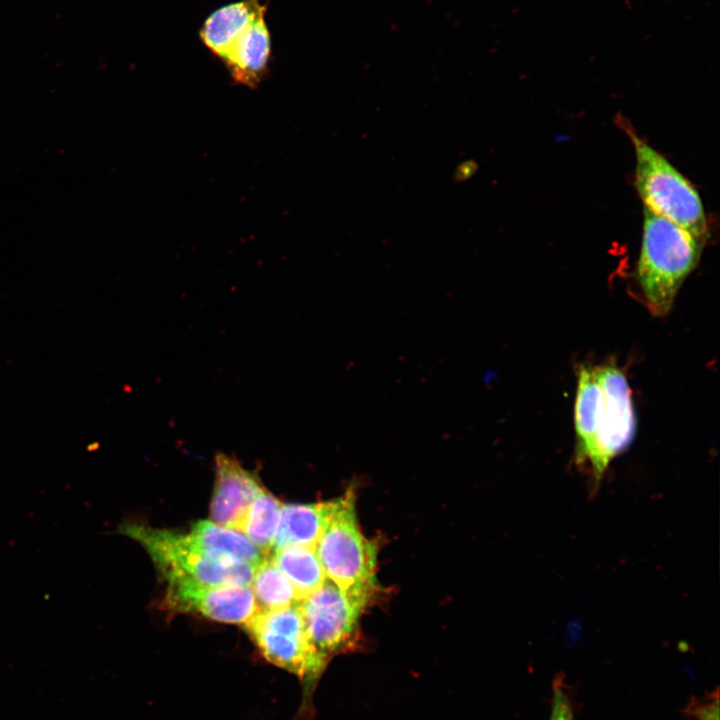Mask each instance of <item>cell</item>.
Masks as SVG:
<instances>
[{
	"label": "cell",
	"mask_w": 720,
	"mask_h": 720,
	"mask_svg": "<svg viewBox=\"0 0 720 720\" xmlns=\"http://www.w3.org/2000/svg\"><path fill=\"white\" fill-rule=\"evenodd\" d=\"M328 580L361 609L376 591V547L362 534L354 495L333 500L328 523L316 545Z\"/></svg>",
	"instance_id": "2"
},
{
	"label": "cell",
	"mask_w": 720,
	"mask_h": 720,
	"mask_svg": "<svg viewBox=\"0 0 720 720\" xmlns=\"http://www.w3.org/2000/svg\"><path fill=\"white\" fill-rule=\"evenodd\" d=\"M550 720H574L571 700L561 678L553 682Z\"/></svg>",
	"instance_id": "18"
},
{
	"label": "cell",
	"mask_w": 720,
	"mask_h": 720,
	"mask_svg": "<svg viewBox=\"0 0 720 720\" xmlns=\"http://www.w3.org/2000/svg\"><path fill=\"white\" fill-rule=\"evenodd\" d=\"M292 584L298 602L318 590L327 580L315 548L287 546L270 556Z\"/></svg>",
	"instance_id": "15"
},
{
	"label": "cell",
	"mask_w": 720,
	"mask_h": 720,
	"mask_svg": "<svg viewBox=\"0 0 720 720\" xmlns=\"http://www.w3.org/2000/svg\"><path fill=\"white\" fill-rule=\"evenodd\" d=\"M309 639L326 665L351 650L357 640L362 609L330 580L299 602Z\"/></svg>",
	"instance_id": "7"
},
{
	"label": "cell",
	"mask_w": 720,
	"mask_h": 720,
	"mask_svg": "<svg viewBox=\"0 0 720 720\" xmlns=\"http://www.w3.org/2000/svg\"><path fill=\"white\" fill-rule=\"evenodd\" d=\"M602 398L594 368L580 367L575 401L576 450L575 463L587 470L593 457L596 440L597 413Z\"/></svg>",
	"instance_id": "11"
},
{
	"label": "cell",
	"mask_w": 720,
	"mask_h": 720,
	"mask_svg": "<svg viewBox=\"0 0 720 720\" xmlns=\"http://www.w3.org/2000/svg\"><path fill=\"white\" fill-rule=\"evenodd\" d=\"M258 0H242L215 10L204 22L200 38L216 56L223 58L233 43L261 13Z\"/></svg>",
	"instance_id": "13"
},
{
	"label": "cell",
	"mask_w": 720,
	"mask_h": 720,
	"mask_svg": "<svg viewBox=\"0 0 720 720\" xmlns=\"http://www.w3.org/2000/svg\"><path fill=\"white\" fill-rule=\"evenodd\" d=\"M635 185L644 208L675 223L704 242L708 234L701 198L664 156L635 134Z\"/></svg>",
	"instance_id": "4"
},
{
	"label": "cell",
	"mask_w": 720,
	"mask_h": 720,
	"mask_svg": "<svg viewBox=\"0 0 720 720\" xmlns=\"http://www.w3.org/2000/svg\"><path fill=\"white\" fill-rule=\"evenodd\" d=\"M216 481L210 505L218 525L237 530L252 502L263 489L258 476L224 453L215 457Z\"/></svg>",
	"instance_id": "9"
},
{
	"label": "cell",
	"mask_w": 720,
	"mask_h": 720,
	"mask_svg": "<svg viewBox=\"0 0 720 720\" xmlns=\"http://www.w3.org/2000/svg\"><path fill=\"white\" fill-rule=\"evenodd\" d=\"M703 243L675 223L644 208L637 278L649 311L664 316L697 266Z\"/></svg>",
	"instance_id": "1"
},
{
	"label": "cell",
	"mask_w": 720,
	"mask_h": 720,
	"mask_svg": "<svg viewBox=\"0 0 720 720\" xmlns=\"http://www.w3.org/2000/svg\"><path fill=\"white\" fill-rule=\"evenodd\" d=\"M242 626L267 661L299 678L310 700L327 665L309 639L299 603L259 610Z\"/></svg>",
	"instance_id": "5"
},
{
	"label": "cell",
	"mask_w": 720,
	"mask_h": 720,
	"mask_svg": "<svg viewBox=\"0 0 720 720\" xmlns=\"http://www.w3.org/2000/svg\"><path fill=\"white\" fill-rule=\"evenodd\" d=\"M188 535L195 544L218 558L257 566L267 557L243 533L211 521L195 523Z\"/></svg>",
	"instance_id": "14"
},
{
	"label": "cell",
	"mask_w": 720,
	"mask_h": 720,
	"mask_svg": "<svg viewBox=\"0 0 720 720\" xmlns=\"http://www.w3.org/2000/svg\"><path fill=\"white\" fill-rule=\"evenodd\" d=\"M333 500L314 504H284L274 549L287 546L316 548L328 523Z\"/></svg>",
	"instance_id": "12"
},
{
	"label": "cell",
	"mask_w": 720,
	"mask_h": 720,
	"mask_svg": "<svg viewBox=\"0 0 720 720\" xmlns=\"http://www.w3.org/2000/svg\"><path fill=\"white\" fill-rule=\"evenodd\" d=\"M117 533L141 544L164 577L179 575L207 585L249 586L255 572L254 565L207 553L188 534L131 520L121 522Z\"/></svg>",
	"instance_id": "3"
},
{
	"label": "cell",
	"mask_w": 720,
	"mask_h": 720,
	"mask_svg": "<svg viewBox=\"0 0 720 720\" xmlns=\"http://www.w3.org/2000/svg\"><path fill=\"white\" fill-rule=\"evenodd\" d=\"M271 55V39L261 12L238 37L222 60L237 82L255 87L267 70Z\"/></svg>",
	"instance_id": "10"
},
{
	"label": "cell",
	"mask_w": 720,
	"mask_h": 720,
	"mask_svg": "<svg viewBox=\"0 0 720 720\" xmlns=\"http://www.w3.org/2000/svg\"><path fill=\"white\" fill-rule=\"evenodd\" d=\"M602 398L597 413L595 449L587 474L591 490H598L606 470L632 442L636 419L631 390L625 374L616 366L594 368Z\"/></svg>",
	"instance_id": "6"
},
{
	"label": "cell",
	"mask_w": 720,
	"mask_h": 720,
	"mask_svg": "<svg viewBox=\"0 0 720 720\" xmlns=\"http://www.w3.org/2000/svg\"><path fill=\"white\" fill-rule=\"evenodd\" d=\"M167 603L177 612H196L214 621L245 624L259 607L249 586L207 585L179 575L164 577Z\"/></svg>",
	"instance_id": "8"
},
{
	"label": "cell",
	"mask_w": 720,
	"mask_h": 720,
	"mask_svg": "<svg viewBox=\"0 0 720 720\" xmlns=\"http://www.w3.org/2000/svg\"><path fill=\"white\" fill-rule=\"evenodd\" d=\"M687 713L698 720H719L718 691L707 701L695 700L687 706Z\"/></svg>",
	"instance_id": "19"
},
{
	"label": "cell",
	"mask_w": 720,
	"mask_h": 720,
	"mask_svg": "<svg viewBox=\"0 0 720 720\" xmlns=\"http://www.w3.org/2000/svg\"><path fill=\"white\" fill-rule=\"evenodd\" d=\"M282 505L263 487L237 528V531L243 533L264 556H268L274 547Z\"/></svg>",
	"instance_id": "16"
},
{
	"label": "cell",
	"mask_w": 720,
	"mask_h": 720,
	"mask_svg": "<svg viewBox=\"0 0 720 720\" xmlns=\"http://www.w3.org/2000/svg\"><path fill=\"white\" fill-rule=\"evenodd\" d=\"M250 585L259 610H276L299 603L292 584L271 557H265L256 566Z\"/></svg>",
	"instance_id": "17"
}]
</instances>
